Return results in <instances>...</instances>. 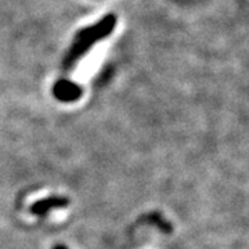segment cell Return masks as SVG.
Here are the masks:
<instances>
[{
  "label": "cell",
  "mask_w": 249,
  "mask_h": 249,
  "mask_svg": "<svg viewBox=\"0 0 249 249\" xmlns=\"http://www.w3.org/2000/svg\"><path fill=\"white\" fill-rule=\"evenodd\" d=\"M70 204L68 198L64 196H47L43 199L36 201L35 204L31 206V212L36 216H45L53 209H61L67 208Z\"/></svg>",
  "instance_id": "3957f363"
},
{
  "label": "cell",
  "mask_w": 249,
  "mask_h": 249,
  "mask_svg": "<svg viewBox=\"0 0 249 249\" xmlns=\"http://www.w3.org/2000/svg\"><path fill=\"white\" fill-rule=\"evenodd\" d=\"M83 90L79 85L70 80H58L53 88L54 97L62 103H73L82 97Z\"/></svg>",
  "instance_id": "7a4b0ae2"
},
{
  "label": "cell",
  "mask_w": 249,
  "mask_h": 249,
  "mask_svg": "<svg viewBox=\"0 0 249 249\" xmlns=\"http://www.w3.org/2000/svg\"><path fill=\"white\" fill-rule=\"evenodd\" d=\"M53 249H68L67 247H64V245H55Z\"/></svg>",
  "instance_id": "5b68a950"
},
{
  "label": "cell",
  "mask_w": 249,
  "mask_h": 249,
  "mask_svg": "<svg viewBox=\"0 0 249 249\" xmlns=\"http://www.w3.org/2000/svg\"><path fill=\"white\" fill-rule=\"evenodd\" d=\"M115 24V16L114 14H108L100 22H97V24L79 31L76 34V40H75V43L72 46L71 52H70V54L65 58L64 67L67 70H70L72 65L78 61L83 54L86 53V52H89V49L91 46L94 45V43H97L100 39H103V37L109 35L114 31Z\"/></svg>",
  "instance_id": "6da1fadb"
},
{
  "label": "cell",
  "mask_w": 249,
  "mask_h": 249,
  "mask_svg": "<svg viewBox=\"0 0 249 249\" xmlns=\"http://www.w3.org/2000/svg\"><path fill=\"white\" fill-rule=\"evenodd\" d=\"M145 220L148 223H151V224H155V227L160 229L163 232H172V230H173L172 229V224L168 220H165L160 213L148 214Z\"/></svg>",
  "instance_id": "277c9868"
}]
</instances>
